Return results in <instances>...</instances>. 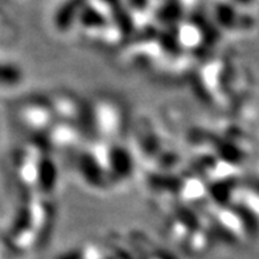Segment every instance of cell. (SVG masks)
Wrapping results in <instances>:
<instances>
[{"label": "cell", "mask_w": 259, "mask_h": 259, "mask_svg": "<svg viewBox=\"0 0 259 259\" xmlns=\"http://www.w3.org/2000/svg\"><path fill=\"white\" fill-rule=\"evenodd\" d=\"M24 81V72L20 65L12 61H0V89L11 90Z\"/></svg>", "instance_id": "6da1fadb"}]
</instances>
